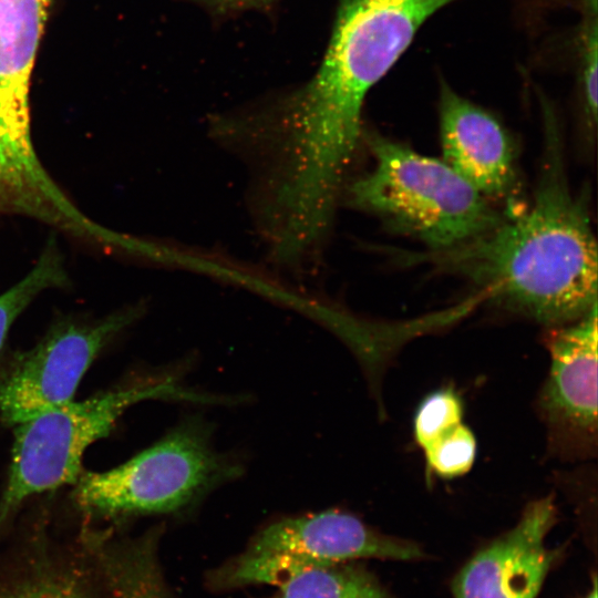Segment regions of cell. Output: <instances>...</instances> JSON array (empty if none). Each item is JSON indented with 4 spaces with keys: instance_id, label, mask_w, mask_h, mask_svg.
<instances>
[{
    "instance_id": "obj_1",
    "label": "cell",
    "mask_w": 598,
    "mask_h": 598,
    "mask_svg": "<svg viewBox=\"0 0 598 598\" xmlns=\"http://www.w3.org/2000/svg\"><path fill=\"white\" fill-rule=\"evenodd\" d=\"M542 111L544 152L532 200L467 244L429 257L476 285L483 299L555 328L597 305V243L587 195L571 187L559 126L543 97Z\"/></svg>"
},
{
    "instance_id": "obj_2",
    "label": "cell",
    "mask_w": 598,
    "mask_h": 598,
    "mask_svg": "<svg viewBox=\"0 0 598 598\" xmlns=\"http://www.w3.org/2000/svg\"><path fill=\"white\" fill-rule=\"evenodd\" d=\"M454 1L340 0L318 71L299 89L264 106V126L278 155L311 175L350 169L363 142L368 93L424 22Z\"/></svg>"
},
{
    "instance_id": "obj_3",
    "label": "cell",
    "mask_w": 598,
    "mask_h": 598,
    "mask_svg": "<svg viewBox=\"0 0 598 598\" xmlns=\"http://www.w3.org/2000/svg\"><path fill=\"white\" fill-rule=\"evenodd\" d=\"M372 167L349 182L344 195L357 208L423 243L430 252L460 247L502 218L489 199L442 158L417 153L378 133L363 135Z\"/></svg>"
},
{
    "instance_id": "obj_4",
    "label": "cell",
    "mask_w": 598,
    "mask_h": 598,
    "mask_svg": "<svg viewBox=\"0 0 598 598\" xmlns=\"http://www.w3.org/2000/svg\"><path fill=\"white\" fill-rule=\"evenodd\" d=\"M243 472L218 451L210 425L187 416L161 440L104 472H83L72 497L83 512L105 518L184 514Z\"/></svg>"
},
{
    "instance_id": "obj_5",
    "label": "cell",
    "mask_w": 598,
    "mask_h": 598,
    "mask_svg": "<svg viewBox=\"0 0 598 598\" xmlns=\"http://www.w3.org/2000/svg\"><path fill=\"white\" fill-rule=\"evenodd\" d=\"M218 403L175 374H161L65 404L14 425L8 480L0 498V528L29 497L74 484L82 457L95 441L110 434L122 414L145 400Z\"/></svg>"
},
{
    "instance_id": "obj_6",
    "label": "cell",
    "mask_w": 598,
    "mask_h": 598,
    "mask_svg": "<svg viewBox=\"0 0 598 598\" xmlns=\"http://www.w3.org/2000/svg\"><path fill=\"white\" fill-rule=\"evenodd\" d=\"M243 551L252 558L259 575L274 585L313 566L363 558L422 557L416 544L378 532L354 514L340 509L274 520L258 530Z\"/></svg>"
},
{
    "instance_id": "obj_7",
    "label": "cell",
    "mask_w": 598,
    "mask_h": 598,
    "mask_svg": "<svg viewBox=\"0 0 598 598\" xmlns=\"http://www.w3.org/2000/svg\"><path fill=\"white\" fill-rule=\"evenodd\" d=\"M128 308L93 322L53 327L0 378V419L16 425L73 400L83 375L106 344L138 316Z\"/></svg>"
},
{
    "instance_id": "obj_8",
    "label": "cell",
    "mask_w": 598,
    "mask_h": 598,
    "mask_svg": "<svg viewBox=\"0 0 598 598\" xmlns=\"http://www.w3.org/2000/svg\"><path fill=\"white\" fill-rule=\"evenodd\" d=\"M550 365L537 400L549 451L565 461L597 452V305L545 338Z\"/></svg>"
},
{
    "instance_id": "obj_9",
    "label": "cell",
    "mask_w": 598,
    "mask_h": 598,
    "mask_svg": "<svg viewBox=\"0 0 598 598\" xmlns=\"http://www.w3.org/2000/svg\"><path fill=\"white\" fill-rule=\"evenodd\" d=\"M555 519L553 497L528 504L513 528L457 573L452 582L454 598H536L553 561L546 537Z\"/></svg>"
},
{
    "instance_id": "obj_10",
    "label": "cell",
    "mask_w": 598,
    "mask_h": 598,
    "mask_svg": "<svg viewBox=\"0 0 598 598\" xmlns=\"http://www.w3.org/2000/svg\"><path fill=\"white\" fill-rule=\"evenodd\" d=\"M439 130L442 159L492 203L513 199L517 186L512 138L491 112L441 79Z\"/></svg>"
},
{
    "instance_id": "obj_11",
    "label": "cell",
    "mask_w": 598,
    "mask_h": 598,
    "mask_svg": "<svg viewBox=\"0 0 598 598\" xmlns=\"http://www.w3.org/2000/svg\"><path fill=\"white\" fill-rule=\"evenodd\" d=\"M52 0H0V161L33 148L29 92Z\"/></svg>"
},
{
    "instance_id": "obj_12",
    "label": "cell",
    "mask_w": 598,
    "mask_h": 598,
    "mask_svg": "<svg viewBox=\"0 0 598 598\" xmlns=\"http://www.w3.org/2000/svg\"><path fill=\"white\" fill-rule=\"evenodd\" d=\"M74 557L35 553L0 575V598H110L84 539Z\"/></svg>"
},
{
    "instance_id": "obj_13",
    "label": "cell",
    "mask_w": 598,
    "mask_h": 598,
    "mask_svg": "<svg viewBox=\"0 0 598 598\" xmlns=\"http://www.w3.org/2000/svg\"><path fill=\"white\" fill-rule=\"evenodd\" d=\"M270 598H391L378 579L352 561L301 569Z\"/></svg>"
},
{
    "instance_id": "obj_14",
    "label": "cell",
    "mask_w": 598,
    "mask_h": 598,
    "mask_svg": "<svg viewBox=\"0 0 598 598\" xmlns=\"http://www.w3.org/2000/svg\"><path fill=\"white\" fill-rule=\"evenodd\" d=\"M65 283L66 272L58 249L49 247L23 279L0 295V352L11 324L30 302L43 290Z\"/></svg>"
},
{
    "instance_id": "obj_15",
    "label": "cell",
    "mask_w": 598,
    "mask_h": 598,
    "mask_svg": "<svg viewBox=\"0 0 598 598\" xmlns=\"http://www.w3.org/2000/svg\"><path fill=\"white\" fill-rule=\"evenodd\" d=\"M463 402L453 389L429 394L419 405L413 420V434L424 450L437 439L462 424Z\"/></svg>"
},
{
    "instance_id": "obj_16",
    "label": "cell",
    "mask_w": 598,
    "mask_h": 598,
    "mask_svg": "<svg viewBox=\"0 0 598 598\" xmlns=\"http://www.w3.org/2000/svg\"><path fill=\"white\" fill-rule=\"evenodd\" d=\"M476 439L463 423L424 448L426 467L441 478L467 473L476 457Z\"/></svg>"
},
{
    "instance_id": "obj_17",
    "label": "cell",
    "mask_w": 598,
    "mask_h": 598,
    "mask_svg": "<svg viewBox=\"0 0 598 598\" xmlns=\"http://www.w3.org/2000/svg\"><path fill=\"white\" fill-rule=\"evenodd\" d=\"M578 89L582 118L589 130L597 123L598 23L585 17L578 34Z\"/></svg>"
},
{
    "instance_id": "obj_18",
    "label": "cell",
    "mask_w": 598,
    "mask_h": 598,
    "mask_svg": "<svg viewBox=\"0 0 598 598\" xmlns=\"http://www.w3.org/2000/svg\"><path fill=\"white\" fill-rule=\"evenodd\" d=\"M217 12L269 8L276 0H197Z\"/></svg>"
},
{
    "instance_id": "obj_19",
    "label": "cell",
    "mask_w": 598,
    "mask_h": 598,
    "mask_svg": "<svg viewBox=\"0 0 598 598\" xmlns=\"http://www.w3.org/2000/svg\"><path fill=\"white\" fill-rule=\"evenodd\" d=\"M585 17H597L598 0H581Z\"/></svg>"
},
{
    "instance_id": "obj_20",
    "label": "cell",
    "mask_w": 598,
    "mask_h": 598,
    "mask_svg": "<svg viewBox=\"0 0 598 598\" xmlns=\"http://www.w3.org/2000/svg\"><path fill=\"white\" fill-rule=\"evenodd\" d=\"M598 596V592H597V581H596V577L594 578V581H592V587H591V590L588 592V595L586 596V598H597Z\"/></svg>"
}]
</instances>
